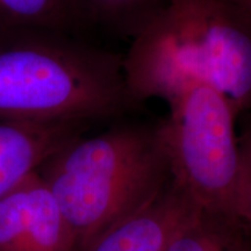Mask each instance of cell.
I'll list each match as a JSON object with an SVG mask.
<instances>
[{
    "mask_svg": "<svg viewBox=\"0 0 251 251\" xmlns=\"http://www.w3.org/2000/svg\"><path fill=\"white\" fill-rule=\"evenodd\" d=\"M124 70L141 106L203 84L227 99L238 120L251 112V15L233 0H169L130 41Z\"/></svg>",
    "mask_w": 251,
    "mask_h": 251,
    "instance_id": "6da1fadb",
    "label": "cell"
},
{
    "mask_svg": "<svg viewBox=\"0 0 251 251\" xmlns=\"http://www.w3.org/2000/svg\"><path fill=\"white\" fill-rule=\"evenodd\" d=\"M83 251L147 205L172 178L162 119L125 115L77 137L37 170Z\"/></svg>",
    "mask_w": 251,
    "mask_h": 251,
    "instance_id": "7a4b0ae2",
    "label": "cell"
},
{
    "mask_svg": "<svg viewBox=\"0 0 251 251\" xmlns=\"http://www.w3.org/2000/svg\"><path fill=\"white\" fill-rule=\"evenodd\" d=\"M0 40V120L111 122L143 108L131 98L124 54L51 31Z\"/></svg>",
    "mask_w": 251,
    "mask_h": 251,
    "instance_id": "3957f363",
    "label": "cell"
},
{
    "mask_svg": "<svg viewBox=\"0 0 251 251\" xmlns=\"http://www.w3.org/2000/svg\"><path fill=\"white\" fill-rule=\"evenodd\" d=\"M163 136L172 177L203 211L236 216L237 115L219 91L194 84L168 101Z\"/></svg>",
    "mask_w": 251,
    "mask_h": 251,
    "instance_id": "277c9868",
    "label": "cell"
},
{
    "mask_svg": "<svg viewBox=\"0 0 251 251\" xmlns=\"http://www.w3.org/2000/svg\"><path fill=\"white\" fill-rule=\"evenodd\" d=\"M0 251H79L37 171L0 200Z\"/></svg>",
    "mask_w": 251,
    "mask_h": 251,
    "instance_id": "5b68a950",
    "label": "cell"
},
{
    "mask_svg": "<svg viewBox=\"0 0 251 251\" xmlns=\"http://www.w3.org/2000/svg\"><path fill=\"white\" fill-rule=\"evenodd\" d=\"M201 209L172 177L147 205L98 235L83 251H166Z\"/></svg>",
    "mask_w": 251,
    "mask_h": 251,
    "instance_id": "8992f818",
    "label": "cell"
},
{
    "mask_svg": "<svg viewBox=\"0 0 251 251\" xmlns=\"http://www.w3.org/2000/svg\"><path fill=\"white\" fill-rule=\"evenodd\" d=\"M91 126L0 120V200Z\"/></svg>",
    "mask_w": 251,
    "mask_h": 251,
    "instance_id": "52a82bcc",
    "label": "cell"
},
{
    "mask_svg": "<svg viewBox=\"0 0 251 251\" xmlns=\"http://www.w3.org/2000/svg\"><path fill=\"white\" fill-rule=\"evenodd\" d=\"M92 24L84 0H0V31L77 34Z\"/></svg>",
    "mask_w": 251,
    "mask_h": 251,
    "instance_id": "ba28073f",
    "label": "cell"
},
{
    "mask_svg": "<svg viewBox=\"0 0 251 251\" xmlns=\"http://www.w3.org/2000/svg\"><path fill=\"white\" fill-rule=\"evenodd\" d=\"M166 251H251V227L236 216L201 209Z\"/></svg>",
    "mask_w": 251,
    "mask_h": 251,
    "instance_id": "9c48e42d",
    "label": "cell"
},
{
    "mask_svg": "<svg viewBox=\"0 0 251 251\" xmlns=\"http://www.w3.org/2000/svg\"><path fill=\"white\" fill-rule=\"evenodd\" d=\"M93 25L131 41L165 7L169 0H84Z\"/></svg>",
    "mask_w": 251,
    "mask_h": 251,
    "instance_id": "30bf717a",
    "label": "cell"
},
{
    "mask_svg": "<svg viewBox=\"0 0 251 251\" xmlns=\"http://www.w3.org/2000/svg\"><path fill=\"white\" fill-rule=\"evenodd\" d=\"M237 122L240 169L234 212L236 218L251 227V112L238 118Z\"/></svg>",
    "mask_w": 251,
    "mask_h": 251,
    "instance_id": "8fae6325",
    "label": "cell"
},
{
    "mask_svg": "<svg viewBox=\"0 0 251 251\" xmlns=\"http://www.w3.org/2000/svg\"><path fill=\"white\" fill-rule=\"evenodd\" d=\"M236 4L242 7L248 14L251 15V0H233Z\"/></svg>",
    "mask_w": 251,
    "mask_h": 251,
    "instance_id": "7c38bea8",
    "label": "cell"
}]
</instances>
